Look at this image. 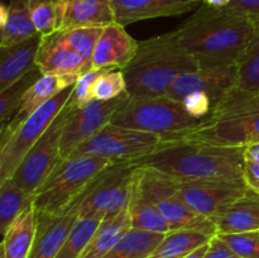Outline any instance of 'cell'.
Here are the masks:
<instances>
[{
    "label": "cell",
    "mask_w": 259,
    "mask_h": 258,
    "mask_svg": "<svg viewBox=\"0 0 259 258\" xmlns=\"http://www.w3.org/2000/svg\"><path fill=\"white\" fill-rule=\"evenodd\" d=\"M126 93V82L121 70H103L90 89L94 100L109 101Z\"/></svg>",
    "instance_id": "obj_35"
},
{
    "label": "cell",
    "mask_w": 259,
    "mask_h": 258,
    "mask_svg": "<svg viewBox=\"0 0 259 258\" xmlns=\"http://www.w3.org/2000/svg\"><path fill=\"white\" fill-rule=\"evenodd\" d=\"M190 115L196 119H205L214 108L211 98L204 91H194L181 100Z\"/></svg>",
    "instance_id": "obj_37"
},
{
    "label": "cell",
    "mask_w": 259,
    "mask_h": 258,
    "mask_svg": "<svg viewBox=\"0 0 259 258\" xmlns=\"http://www.w3.org/2000/svg\"><path fill=\"white\" fill-rule=\"evenodd\" d=\"M211 238L197 230H171L149 258H185L207 244Z\"/></svg>",
    "instance_id": "obj_27"
},
{
    "label": "cell",
    "mask_w": 259,
    "mask_h": 258,
    "mask_svg": "<svg viewBox=\"0 0 259 258\" xmlns=\"http://www.w3.org/2000/svg\"><path fill=\"white\" fill-rule=\"evenodd\" d=\"M61 29L81 27H106L115 22L111 0H61Z\"/></svg>",
    "instance_id": "obj_20"
},
{
    "label": "cell",
    "mask_w": 259,
    "mask_h": 258,
    "mask_svg": "<svg viewBox=\"0 0 259 258\" xmlns=\"http://www.w3.org/2000/svg\"><path fill=\"white\" fill-rule=\"evenodd\" d=\"M82 195L61 211H37V233L28 258H56L80 217Z\"/></svg>",
    "instance_id": "obj_14"
},
{
    "label": "cell",
    "mask_w": 259,
    "mask_h": 258,
    "mask_svg": "<svg viewBox=\"0 0 259 258\" xmlns=\"http://www.w3.org/2000/svg\"><path fill=\"white\" fill-rule=\"evenodd\" d=\"M164 235L132 228L104 258H149Z\"/></svg>",
    "instance_id": "obj_28"
},
{
    "label": "cell",
    "mask_w": 259,
    "mask_h": 258,
    "mask_svg": "<svg viewBox=\"0 0 259 258\" xmlns=\"http://www.w3.org/2000/svg\"><path fill=\"white\" fill-rule=\"evenodd\" d=\"M126 210L131 217L132 228L134 229L159 233V234H167L171 232L156 202L148 196L146 190L142 186L141 181L137 176V169L134 174L131 200H129Z\"/></svg>",
    "instance_id": "obj_24"
},
{
    "label": "cell",
    "mask_w": 259,
    "mask_h": 258,
    "mask_svg": "<svg viewBox=\"0 0 259 258\" xmlns=\"http://www.w3.org/2000/svg\"><path fill=\"white\" fill-rule=\"evenodd\" d=\"M200 2L214 8H225L229 5L230 0H200Z\"/></svg>",
    "instance_id": "obj_43"
},
{
    "label": "cell",
    "mask_w": 259,
    "mask_h": 258,
    "mask_svg": "<svg viewBox=\"0 0 259 258\" xmlns=\"http://www.w3.org/2000/svg\"><path fill=\"white\" fill-rule=\"evenodd\" d=\"M115 22L125 27L131 23L189 13L200 0H111Z\"/></svg>",
    "instance_id": "obj_18"
},
{
    "label": "cell",
    "mask_w": 259,
    "mask_h": 258,
    "mask_svg": "<svg viewBox=\"0 0 259 258\" xmlns=\"http://www.w3.org/2000/svg\"><path fill=\"white\" fill-rule=\"evenodd\" d=\"M201 121L202 119L190 115L181 101L166 95H129L114 114L110 123L168 138L192 131Z\"/></svg>",
    "instance_id": "obj_5"
},
{
    "label": "cell",
    "mask_w": 259,
    "mask_h": 258,
    "mask_svg": "<svg viewBox=\"0 0 259 258\" xmlns=\"http://www.w3.org/2000/svg\"><path fill=\"white\" fill-rule=\"evenodd\" d=\"M245 154L259 162V143L250 144V146L245 147Z\"/></svg>",
    "instance_id": "obj_42"
},
{
    "label": "cell",
    "mask_w": 259,
    "mask_h": 258,
    "mask_svg": "<svg viewBox=\"0 0 259 258\" xmlns=\"http://www.w3.org/2000/svg\"><path fill=\"white\" fill-rule=\"evenodd\" d=\"M255 32L238 65V88L259 94V19Z\"/></svg>",
    "instance_id": "obj_32"
},
{
    "label": "cell",
    "mask_w": 259,
    "mask_h": 258,
    "mask_svg": "<svg viewBox=\"0 0 259 258\" xmlns=\"http://www.w3.org/2000/svg\"><path fill=\"white\" fill-rule=\"evenodd\" d=\"M37 233V211L28 206L3 235L0 252L4 258H28Z\"/></svg>",
    "instance_id": "obj_25"
},
{
    "label": "cell",
    "mask_w": 259,
    "mask_h": 258,
    "mask_svg": "<svg viewBox=\"0 0 259 258\" xmlns=\"http://www.w3.org/2000/svg\"><path fill=\"white\" fill-rule=\"evenodd\" d=\"M104 218L103 215L78 217L56 258H80Z\"/></svg>",
    "instance_id": "obj_30"
},
{
    "label": "cell",
    "mask_w": 259,
    "mask_h": 258,
    "mask_svg": "<svg viewBox=\"0 0 259 258\" xmlns=\"http://www.w3.org/2000/svg\"><path fill=\"white\" fill-rule=\"evenodd\" d=\"M35 66L42 73H53L63 77H80L91 70V63L66 45L58 32L42 37Z\"/></svg>",
    "instance_id": "obj_17"
},
{
    "label": "cell",
    "mask_w": 259,
    "mask_h": 258,
    "mask_svg": "<svg viewBox=\"0 0 259 258\" xmlns=\"http://www.w3.org/2000/svg\"><path fill=\"white\" fill-rule=\"evenodd\" d=\"M207 247H209V243H207V244H205L204 247L199 248V249L195 250L194 253H191V254L187 255V257H185V258H202L205 255V253H206Z\"/></svg>",
    "instance_id": "obj_44"
},
{
    "label": "cell",
    "mask_w": 259,
    "mask_h": 258,
    "mask_svg": "<svg viewBox=\"0 0 259 258\" xmlns=\"http://www.w3.org/2000/svg\"><path fill=\"white\" fill-rule=\"evenodd\" d=\"M30 0H10L0 7V48L10 47L38 34L29 8Z\"/></svg>",
    "instance_id": "obj_22"
},
{
    "label": "cell",
    "mask_w": 259,
    "mask_h": 258,
    "mask_svg": "<svg viewBox=\"0 0 259 258\" xmlns=\"http://www.w3.org/2000/svg\"><path fill=\"white\" fill-rule=\"evenodd\" d=\"M129 229H132V220L128 210L108 215L100 223L80 258H104Z\"/></svg>",
    "instance_id": "obj_26"
},
{
    "label": "cell",
    "mask_w": 259,
    "mask_h": 258,
    "mask_svg": "<svg viewBox=\"0 0 259 258\" xmlns=\"http://www.w3.org/2000/svg\"><path fill=\"white\" fill-rule=\"evenodd\" d=\"M29 8L35 29L42 37L53 34L61 29V0H30Z\"/></svg>",
    "instance_id": "obj_33"
},
{
    "label": "cell",
    "mask_w": 259,
    "mask_h": 258,
    "mask_svg": "<svg viewBox=\"0 0 259 258\" xmlns=\"http://www.w3.org/2000/svg\"><path fill=\"white\" fill-rule=\"evenodd\" d=\"M197 68V61L174 30L141 40L133 60L121 71L129 95L163 96L182 75Z\"/></svg>",
    "instance_id": "obj_3"
},
{
    "label": "cell",
    "mask_w": 259,
    "mask_h": 258,
    "mask_svg": "<svg viewBox=\"0 0 259 258\" xmlns=\"http://www.w3.org/2000/svg\"><path fill=\"white\" fill-rule=\"evenodd\" d=\"M200 67L238 66L255 32V22L229 8L201 7L177 29Z\"/></svg>",
    "instance_id": "obj_2"
},
{
    "label": "cell",
    "mask_w": 259,
    "mask_h": 258,
    "mask_svg": "<svg viewBox=\"0 0 259 258\" xmlns=\"http://www.w3.org/2000/svg\"><path fill=\"white\" fill-rule=\"evenodd\" d=\"M103 70H90L88 72L82 73L80 77L76 81L75 86H73V94L72 100L76 104V106H81L86 104L88 101L93 100L90 98V89L94 81L96 80L100 72Z\"/></svg>",
    "instance_id": "obj_38"
},
{
    "label": "cell",
    "mask_w": 259,
    "mask_h": 258,
    "mask_svg": "<svg viewBox=\"0 0 259 258\" xmlns=\"http://www.w3.org/2000/svg\"><path fill=\"white\" fill-rule=\"evenodd\" d=\"M104 28L101 27H81L72 29L58 30L60 37L72 50L80 53L91 63L94 51L98 45L99 38L103 34Z\"/></svg>",
    "instance_id": "obj_34"
},
{
    "label": "cell",
    "mask_w": 259,
    "mask_h": 258,
    "mask_svg": "<svg viewBox=\"0 0 259 258\" xmlns=\"http://www.w3.org/2000/svg\"><path fill=\"white\" fill-rule=\"evenodd\" d=\"M249 189L244 180H195L177 181L184 201L205 218L215 220Z\"/></svg>",
    "instance_id": "obj_12"
},
{
    "label": "cell",
    "mask_w": 259,
    "mask_h": 258,
    "mask_svg": "<svg viewBox=\"0 0 259 258\" xmlns=\"http://www.w3.org/2000/svg\"><path fill=\"white\" fill-rule=\"evenodd\" d=\"M75 86V85H73ZM73 86L60 94L28 116L13 133L0 141V182L9 180L28 152L46 133L73 94Z\"/></svg>",
    "instance_id": "obj_7"
},
{
    "label": "cell",
    "mask_w": 259,
    "mask_h": 258,
    "mask_svg": "<svg viewBox=\"0 0 259 258\" xmlns=\"http://www.w3.org/2000/svg\"><path fill=\"white\" fill-rule=\"evenodd\" d=\"M42 35L38 34L17 43L10 47L2 48L0 53V91L24 77L35 67V58L39 50Z\"/></svg>",
    "instance_id": "obj_21"
},
{
    "label": "cell",
    "mask_w": 259,
    "mask_h": 258,
    "mask_svg": "<svg viewBox=\"0 0 259 258\" xmlns=\"http://www.w3.org/2000/svg\"><path fill=\"white\" fill-rule=\"evenodd\" d=\"M77 78L78 77H63V76L53 75V73H43L27 91L19 109L10 119L9 123L4 128L0 129V141L7 138L28 116L32 115L35 110L48 103L57 94L65 90L66 88L75 85Z\"/></svg>",
    "instance_id": "obj_19"
},
{
    "label": "cell",
    "mask_w": 259,
    "mask_h": 258,
    "mask_svg": "<svg viewBox=\"0 0 259 258\" xmlns=\"http://www.w3.org/2000/svg\"><path fill=\"white\" fill-rule=\"evenodd\" d=\"M244 181L252 190H259V162L245 154Z\"/></svg>",
    "instance_id": "obj_41"
},
{
    "label": "cell",
    "mask_w": 259,
    "mask_h": 258,
    "mask_svg": "<svg viewBox=\"0 0 259 258\" xmlns=\"http://www.w3.org/2000/svg\"><path fill=\"white\" fill-rule=\"evenodd\" d=\"M114 164L104 157L80 154L63 159L33 195L35 211L57 212L81 196L94 180Z\"/></svg>",
    "instance_id": "obj_6"
},
{
    "label": "cell",
    "mask_w": 259,
    "mask_h": 258,
    "mask_svg": "<svg viewBox=\"0 0 259 258\" xmlns=\"http://www.w3.org/2000/svg\"><path fill=\"white\" fill-rule=\"evenodd\" d=\"M138 43L120 23L106 25L94 51L91 70H123L136 56Z\"/></svg>",
    "instance_id": "obj_16"
},
{
    "label": "cell",
    "mask_w": 259,
    "mask_h": 258,
    "mask_svg": "<svg viewBox=\"0 0 259 258\" xmlns=\"http://www.w3.org/2000/svg\"><path fill=\"white\" fill-rule=\"evenodd\" d=\"M227 8L253 20L259 19V0H230Z\"/></svg>",
    "instance_id": "obj_40"
},
{
    "label": "cell",
    "mask_w": 259,
    "mask_h": 258,
    "mask_svg": "<svg viewBox=\"0 0 259 258\" xmlns=\"http://www.w3.org/2000/svg\"><path fill=\"white\" fill-rule=\"evenodd\" d=\"M136 169L131 162H119L101 172L83 191L80 218L108 217L128 209Z\"/></svg>",
    "instance_id": "obj_10"
},
{
    "label": "cell",
    "mask_w": 259,
    "mask_h": 258,
    "mask_svg": "<svg viewBox=\"0 0 259 258\" xmlns=\"http://www.w3.org/2000/svg\"><path fill=\"white\" fill-rule=\"evenodd\" d=\"M238 85V66L200 67L182 75L172 85L166 96L181 101L190 93L204 91L211 98L214 106Z\"/></svg>",
    "instance_id": "obj_15"
},
{
    "label": "cell",
    "mask_w": 259,
    "mask_h": 258,
    "mask_svg": "<svg viewBox=\"0 0 259 258\" xmlns=\"http://www.w3.org/2000/svg\"><path fill=\"white\" fill-rule=\"evenodd\" d=\"M137 176L148 196L156 202L171 230H197L217 235L214 220L195 212L179 194L177 180L152 168L137 167Z\"/></svg>",
    "instance_id": "obj_8"
},
{
    "label": "cell",
    "mask_w": 259,
    "mask_h": 258,
    "mask_svg": "<svg viewBox=\"0 0 259 258\" xmlns=\"http://www.w3.org/2000/svg\"><path fill=\"white\" fill-rule=\"evenodd\" d=\"M184 137L225 147L259 143V94L235 86Z\"/></svg>",
    "instance_id": "obj_4"
},
{
    "label": "cell",
    "mask_w": 259,
    "mask_h": 258,
    "mask_svg": "<svg viewBox=\"0 0 259 258\" xmlns=\"http://www.w3.org/2000/svg\"><path fill=\"white\" fill-rule=\"evenodd\" d=\"M76 104L72 96L50 128L32 147L10 179L29 194L34 195L38 187L48 179L53 169L63 161L61 156V137L66 120Z\"/></svg>",
    "instance_id": "obj_9"
},
{
    "label": "cell",
    "mask_w": 259,
    "mask_h": 258,
    "mask_svg": "<svg viewBox=\"0 0 259 258\" xmlns=\"http://www.w3.org/2000/svg\"><path fill=\"white\" fill-rule=\"evenodd\" d=\"M30 205H33L32 194L18 186L12 179L0 182V232L3 235Z\"/></svg>",
    "instance_id": "obj_29"
},
{
    "label": "cell",
    "mask_w": 259,
    "mask_h": 258,
    "mask_svg": "<svg viewBox=\"0 0 259 258\" xmlns=\"http://www.w3.org/2000/svg\"><path fill=\"white\" fill-rule=\"evenodd\" d=\"M258 233H259V230H258Z\"/></svg>",
    "instance_id": "obj_46"
},
{
    "label": "cell",
    "mask_w": 259,
    "mask_h": 258,
    "mask_svg": "<svg viewBox=\"0 0 259 258\" xmlns=\"http://www.w3.org/2000/svg\"><path fill=\"white\" fill-rule=\"evenodd\" d=\"M162 142V137L148 132L136 131L109 123L83 142L72 156L91 154L113 161L129 162L153 151Z\"/></svg>",
    "instance_id": "obj_11"
},
{
    "label": "cell",
    "mask_w": 259,
    "mask_h": 258,
    "mask_svg": "<svg viewBox=\"0 0 259 258\" xmlns=\"http://www.w3.org/2000/svg\"><path fill=\"white\" fill-rule=\"evenodd\" d=\"M202 258H240L239 255L235 254L229 245L220 239L218 235H214L211 240L209 242V247H207L206 253Z\"/></svg>",
    "instance_id": "obj_39"
},
{
    "label": "cell",
    "mask_w": 259,
    "mask_h": 258,
    "mask_svg": "<svg viewBox=\"0 0 259 258\" xmlns=\"http://www.w3.org/2000/svg\"><path fill=\"white\" fill-rule=\"evenodd\" d=\"M257 192H258V194H259V190H257Z\"/></svg>",
    "instance_id": "obj_45"
},
{
    "label": "cell",
    "mask_w": 259,
    "mask_h": 258,
    "mask_svg": "<svg viewBox=\"0 0 259 258\" xmlns=\"http://www.w3.org/2000/svg\"><path fill=\"white\" fill-rule=\"evenodd\" d=\"M126 91L119 98L109 101L90 100L81 106H75L66 120L61 137V156L68 158L89 138L108 125L114 114L126 100Z\"/></svg>",
    "instance_id": "obj_13"
},
{
    "label": "cell",
    "mask_w": 259,
    "mask_h": 258,
    "mask_svg": "<svg viewBox=\"0 0 259 258\" xmlns=\"http://www.w3.org/2000/svg\"><path fill=\"white\" fill-rule=\"evenodd\" d=\"M214 223L217 225V234L259 230V194L249 187Z\"/></svg>",
    "instance_id": "obj_23"
},
{
    "label": "cell",
    "mask_w": 259,
    "mask_h": 258,
    "mask_svg": "<svg viewBox=\"0 0 259 258\" xmlns=\"http://www.w3.org/2000/svg\"><path fill=\"white\" fill-rule=\"evenodd\" d=\"M177 181L244 180L245 148L225 147L184 136L162 138L149 153L129 161Z\"/></svg>",
    "instance_id": "obj_1"
},
{
    "label": "cell",
    "mask_w": 259,
    "mask_h": 258,
    "mask_svg": "<svg viewBox=\"0 0 259 258\" xmlns=\"http://www.w3.org/2000/svg\"><path fill=\"white\" fill-rule=\"evenodd\" d=\"M42 75V71L35 66L24 77H22L19 81L13 83L5 90L0 91V123H2V128H4L9 123L10 119L14 116L27 91L32 88L33 83Z\"/></svg>",
    "instance_id": "obj_31"
},
{
    "label": "cell",
    "mask_w": 259,
    "mask_h": 258,
    "mask_svg": "<svg viewBox=\"0 0 259 258\" xmlns=\"http://www.w3.org/2000/svg\"><path fill=\"white\" fill-rule=\"evenodd\" d=\"M240 258H259V233H224L217 234Z\"/></svg>",
    "instance_id": "obj_36"
}]
</instances>
